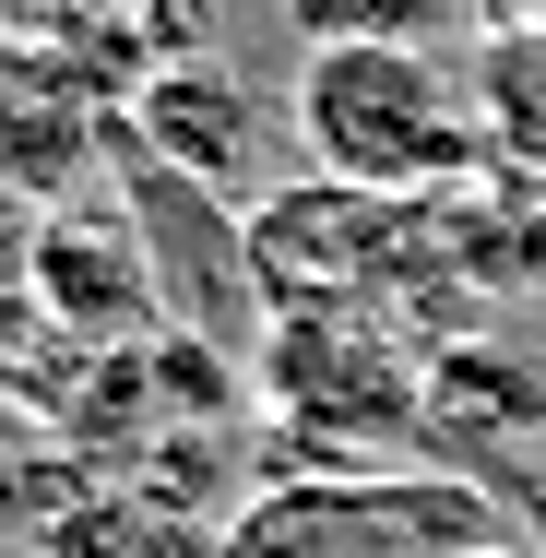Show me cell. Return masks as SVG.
I'll use <instances>...</instances> for the list:
<instances>
[{
	"instance_id": "obj_9",
	"label": "cell",
	"mask_w": 546,
	"mask_h": 558,
	"mask_svg": "<svg viewBox=\"0 0 546 558\" xmlns=\"http://www.w3.org/2000/svg\"><path fill=\"white\" fill-rule=\"evenodd\" d=\"M48 558H215V547H203L167 499H108V511H84Z\"/></svg>"
},
{
	"instance_id": "obj_4",
	"label": "cell",
	"mask_w": 546,
	"mask_h": 558,
	"mask_svg": "<svg viewBox=\"0 0 546 558\" xmlns=\"http://www.w3.org/2000/svg\"><path fill=\"white\" fill-rule=\"evenodd\" d=\"M475 547H511V523H499V487L463 463L262 475L215 535V558H475Z\"/></svg>"
},
{
	"instance_id": "obj_6",
	"label": "cell",
	"mask_w": 546,
	"mask_h": 558,
	"mask_svg": "<svg viewBox=\"0 0 546 558\" xmlns=\"http://www.w3.org/2000/svg\"><path fill=\"white\" fill-rule=\"evenodd\" d=\"M24 310L60 322L72 344H155L167 333V286H155V250L131 215H96V203H60L24 238Z\"/></svg>"
},
{
	"instance_id": "obj_10",
	"label": "cell",
	"mask_w": 546,
	"mask_h": 558,
	"mask_svg": "<svg viewBox=\"0 0 546 558\" xmlns=\"http://www.w3.org/2000/svg\"><path fill=\"white\" fill-rule=\"evenodd\" d=\"M298 24H310V48L321 36H416L428 48V24H439V0H286Z\"/></svg>"
},
{
	"instance_id": "obj_7",
	"label": "cell",
	"mask_w": 546,
	"mask_h": 558,
	"mask_svg": "<svg viewBox=\"0 0 546 558\" xmlns=\"http://www.w3.org/2000/svg\"><path fill=\"white\" fill-rule=\"evenodd\" d=\"M119 119H131V143H143L155 167L203 179L215 203L250 179V167H262V143H274V108H262L226 60H167V72H143Z\"/></svg>"
},
{
	"instance_id": "obj_1",
	"label": "cell",
	"mask_w": 546,
	"mask_h": 558,
	"mask_svg": "<svg viewBox=\"0 0 546 558\" xmlns=\"http://www.w3.org/2000/svg\"><path fill=\"white\" fill-rule=\"evenodd\" d=\"M298 143H310L321 179L392 191V203L475 191L499 167L475 96L451 84V60L416 48V36H321L298 60Z\"/></svg>"
},
{
	"instance_id": "obj_5",
	"label": "cell",
	"mask_w": 546,
	"mask_h": 558,
	"mask_svg": "<svg viewBox=\"0 0 546 558\" xmlns=\"http://www.w3.org/2000/svg\"><path fill=\"white\" fill-rule=\"evenodd\" d=\"M108 155H119V108L84 72V48L0 24V203L60 215V203H84V179Z\"/></svg>"
},
{
	"instance_id": "obj_2",
	"label": "cell",
	"mask_w": 546,
	"mask_h": 558,
	"mask_svg": "<svg viewBox=\"0 0 546 558\" xmlns=\"http://www.w3.org/2000/svg\"><path fill=\"white\" fill-rule=\"evenodd\" d=\"M250 392L274 416V475H368L428 440V356L392 310H298L262 322Z\"/></svg>"
},
{
	"instance_id": "obj_8",
	"label": "cell",
	"mask_w": 546,
	"mask_h": 558,
	"mask_svg": "<svg viewBox=\"0 0 546 558\" xmlns=\"http://www.w3.org/2000/svg\"><path fill=\"white\" fill-rule=\"evenodd\" d=\"M475 119H487V155L511 179H546V24L535 12L487 24V48H475Z\"/></svg>"
},
{
	"instance_id": "obj_3",
	"label": "cell",
	"mask_w": 546,
	"mask_h": 558,
	"mask_svg": "<svg viewBox=\"0 0 546 558\" xmlns=\"http://www.w3.org/2000/svg\"><path fill=\"white\" fill-rule=\"evenodd\" d=\"M463 191H439V203H392V191H356V179H286V191H262L238 238H250V298H262V322H298V310H392V298H416L439 274H463V262H439V250H463V215H451Z\"/></svg>"
},
{
	"instance_id": "obj_11",
	"label": "cell",
	"mask_w": 546,
	"mask_h": 558,
	"mask_svg": "<svg viewBox=\"0 0 546 558\" xmlns=\"http://www.w3.org/2000/svg\"><path fill=\"white\" fill-rule=\"evenodd\" d=\"M475 558H523V547H475Z\"/></svg>"
}]
</instances>
